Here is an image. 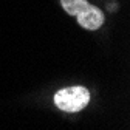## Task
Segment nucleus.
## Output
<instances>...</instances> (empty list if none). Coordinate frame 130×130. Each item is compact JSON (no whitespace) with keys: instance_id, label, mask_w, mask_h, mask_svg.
<instances>
[{"instance_id":"2","label":"nucleus","mask_w":130,"mask_h":130,"mask_svg":"<svg viewBox=\"0 0 130 130\" xmlns=\"http://www.w3.org/2000/svg\"><path fill=\"white\" fill-rule=\"evenodd\" d=\"M76 19H77V23L82 28H85L88 31H96L104 23V12L98 6L88 5V8H85L82 12H79L76 15Z\"/></svg>"},{"instance_id":"1","label":"nucleus","mask_w":130,"mask_h":130,"mask_svg":"<svg viewBox=\"0 0 130 130\" xmlns=\"http://www.w3.org/2000/svg\"><path fill=\"white\" fill-rule=\"evenodd\" d=\"M90 102V91L82 85H71L60 88L54 94V105L67 113L84 110Z\"/></svg>"},{"instance_id":"3","label":"nucleus","mask_w":130,"mask_h":130,"mask_svg":"<svg viewBox=\"0 0 130 130\" xmlns=\"http://www.w3.org/2000/svg\"><path fill=\"white\" fill-rule=\"evenodd\" d=\"M60 5L65 9V12L70 15H76L82 12L85 8H88V0H60Z\"/></svg>"}]
</instances>
